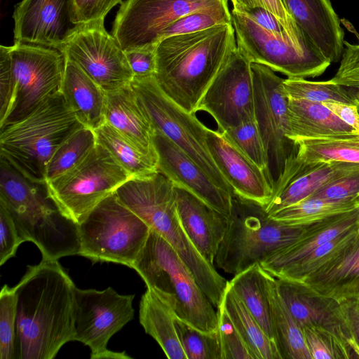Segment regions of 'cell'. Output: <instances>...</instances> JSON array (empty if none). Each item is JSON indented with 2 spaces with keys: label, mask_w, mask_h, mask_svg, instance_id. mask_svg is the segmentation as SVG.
Returning a JSON list of instances; mask_svg holds the SVG:
<instances>
[{
  "label": "cell",
  "mask_w": 359,
  "mask_h": 359,
  "mask_svg": "<svg viewBox=\"0 0 359 359\" xmlns=\"http://www.w3.org/2000/svg\"><path fill=\"white\" fill-rule=\"evenodd\" d=\"M311 359H353L348 346L330 332L317 327L302 329Z\"/></svg>",
  "instance_id": "cell-41"
},
{
  "label": "cell",
  "mask_w": 359,
  "mask_h": 359,
  "mask_svg": "<svg viewBox=\"0 0 359 359\" xmlns=\"http://www.w3.org/2000/svg\"><path fill=\"white\" fill-rule=\"evenodd\" d=\"M61 92L83 126L95 130L106 122V92L77 64L66 57Z\"/></svg>",
  "instance_id": "cell-24"
},
{
  "label": "cell",
  "mask_w": 359,
  "mask_h": 359,
  "mask_svg": "<svg viewBox=\"0 0 359 359\" xmlns=\"http://www.w3.org/2000/svg\"><path fill=\"white\" fill-rule=\"evenodd\" d=\"M61 52L106 93L129 86L134 78L125 51L104 20L81 25Z\"/></svg>",
  "instance_id": "cell-12"
},
{
  "label": "cell",
  "mask_w": 359,
  "mask_h": 359,
  "mask_svg": "<svg viewBox=\"0 0 359 359\" xmlns=\"http://www.w3.org/2000/svg\"><path fill=\"white\" fill-rule=\"evenodd\" d=\"M105 121L144 154L157 158L154 128L129 86L106 93ZM158 159V158H157Z\"/></svg>",
  "instance_id": "cell-23"
},
{
  "label": "cell",
  "mask_w": 359,
  "mask_h": 359,
  "mask_svg": "<svg viewBox=\"0 0 359 359\" xmlns=\"http://www.w3.org/2000/svg\"><path fill=\"white\" fill-rule=\"evenodd\" d=\"M97 142L104 147L131 178L158 171V159L144 154L106 122L95 130Z\"/></svg>",
  "instance_id": "cell-33"
},
{
  "label": "cell",
  "mask_w": 359,
  "mask_h": 359,
  "mask_svg": "<svg viewBox=\"0 0 359 359\" xmlns=\"http://www.w3.org/2000/svg\"><path fill=\"white\" fill-rule=\"evenodd\" d=\"M359 207V201H334L308 197L269 215L291 225H306L351 211Z\"/></svg>",
  "instance_id": "cell-34"
},
{
  "label": "cell",
  "mask_w": 359,
  "mask_h": 359,
  "mask_svg": "<svg viewBox=\"0 0 359 359\" xmlns=\"http://www.w3.org/2000/svg\"><path fill=\"white\" fill-rule=\"evenodd\" d=\"M242 13L248 16L259 27L273 36L291 42L299 48L309 49L316 48L311 47L309 48H303L299 46L279 20L271 13L264 8L257 7Z\"/></svg>",
  "instance_id": "cell-50"
},
{
  "label": "cell",
  "mask_w": 359,
  "mask_h": 359,
  "mask_svg": "<svg viewBox=\"0 0 359 359\" xmlns=\"http://www.w3.org/2000/svg\"><path fill=\"white\" fill-rule=\"evenodd\" d=\"M267 288L274 341L281 359H311L302 330L278 294L275 277L269 272Z\"/></svg>",
  "instance_id": "cell-29"
},
{
  "label": "cell",
  "mask_w": 359,
  "mask_h": 359,
  "mask_svg": "<svg viewBox=\"0 0 359 359\" xmlns=\"http://www.w3.org/2000/svg\"><path fill=\"white\" fill-rule=\"evenodd\" d=\"M231 16L237 48L252 63L295 79L319 76L331 64L317 48H299L273 36L242 13L232 10Z\"/></svg>",
  "instance_id": "cell-11"
},
{
  "label": "cell",
  "mask_w": 359,
  "mask_h": 359,
  "mask_svg": "<svg viewBox=\"0 0 359 359\" xmlns=\"http://www.w3.org/2000/svg\"><path fill=\"white\" fill-rule=\"evenodd\" d=\"M236 48L232 25L167 37L156 47L154 77L170 99L196 114L208 86Z\"/></svg>",
  "instance_id": "cell-2"
},
{
  "label": "cell",
  "mask_w": 359,
  "mask_h": 359,
  "mask_svg": "<svg viewBox=\"0 0 359 359\" xmlns=\"http://www.w3.org/2000/svg\"><path fill=\"white\" fill-rule=\"evenodd\" d=\"M226 140L260 168L273 182L269 158L255 119L243 121L221 133Z\"/></svg>",
  "instance_id": "cell-39"
},
{
  "label": "cell",
  "mask_w": 359,
  "mask_h": 359,
  "mask_svg": "<svg viewBox=\"0 0 359 359\" xmlns=\"http://www.w3.org/2000/svg\"><path fill=\"white\" fill-rule=\"evenodd\" d=\"M267 273L260 264H255L234 275L229 283L264 332L274 341L267 288Z\"/></svg>",
  "instance_id": "cell-30"
},
{
  "label": "cell",
  "mask_w": 359,
  "mask_h": 359,
  "mask_svg": "<svg viewBox=\"0 0 359 359\" xmlns=\"http://www.w3.org/2000/svg\"><path fill=\"white\" fill-rule=\"evenodd\" d=\"M96 144L94 130L83 126L76 130L58 147L50 158L46 169V183L74 167Z\"/></svg>",
  "instance_id": "cell-36"
},
{
  "label": "cell",
  "mask_w": 359,
  "mask_h": 359,
  "mask_svg": "<svg viewBox=\"0 0 359 359\" xmlns=\"http://www.w3.org/2000/svg\"><path fill=\"white\" fill-rule=\"evenodd\" d=\"M123 0H74V21L81 25L97 20H104L105 16Z\"/></svg>",
  "instance_id": "cell-48"
},
{
  "label": "cell",
  "mask_w": 359,
  "mask_h": 359,
  "mask_svg": "<svg viewBox=\"0 0 359 359\" xmlns=\"http://www.w3.org/2000/svg\"><path fill=\"white\" fill-rule=\"evenodd\" d=\"M255 111L267 151L270 171L275 183L287 158L296 150L286 136L288 98L283 88V78L268 67L252 63Z\"/></svg>",
  "instance_id": "cell-15"
},
{
  "label": "cell",
  "mask_w": 359,
  "mask_h": 359,
  "mask_svg": "<svg viewBox=\"0 0 359 359\" xmlns=\"http://www.w3.org/2000/svg\"><path fill=\"white\" fill-rule=\"evenodd\" d=\"M81 126L60 91L24 118L1 129V158L30 181L45 184L46 166L54 152Z\"/></svg>",
  "instance_id": "cell-4"
},
{
  "label": "cell",
  "mask_w": 359,
  "mask_h": 359,
  "mask_svg": "<svg viewBox=\"0 0 359 359\" xmlns=\"http://www.w3.org/2000/svg\"><path fill=\"white\" fill-rule=\"evenodd\" d=\"M358 225L359 222L334 238L319 245L273 276L277 278L302 281L337 257L354 240L358 233Z\"/></svg>",
  "instance_id": "cell-35"
},
{
  "label": "cell",
  "mask_w": 359,
  "mask_h": 359,
  "mask_svg": "<svg viewBox=\"0 0 359 359\" xmlns=\"http://www.w3.org/2000/svg\"><path fill=\"white\" fill-rule=\"evenodd\" d=\"M359 352V296L339 301Z\"/></svg>",
  "instance_id": "cell-53"
},
{
  "label": "cell",
  "mask_w": 359,
  "mask_h": 359,
  "mask_svg": "<svg viewBox=\"0 0 359 359\" xmlns=\"http://www.w3.org/2000/svg\"><path fill=\"white\" fill-rule=\"evenodd\" d=\"M341 121L350 126L356 133L359 134L358 106L337 101L322 102Z\"/></svg>",
  "instance_id": "cell-52"
},
{
  "label": "cell",
  "mask_w": 359,
  "mask_h": 359,
  "mask_svg": "<svg viewBox=\"0 0 359 359\" xmlns=\"http://www.w3.org/2000/svg\"><path fill=\"white\" fill-rule=\"evenodd\" d=\"M358 107H359V104H358Z\"/></svg>",
  "instance_id": "cell-55"
},
{
  "label": "cell",
  "mask_w": 359,
  "mask_h": 359,
  "mask_svg": "<svg viewBox=\"0 0 359 359\" xmlns=\"http://www.w3.org/2000/svg\"><path fill=\"white\" fill-rule=\"evenodd\" d=\"M130 86L154 129L162 132L219 187L233 194L209 151L206 127L196 114L186 111L160 88L154 76L134 77Z\"/></svg>",
  "instance_id": "cell-8"
},
{
  "label": "cell",
  "mask_w": 359,
  "mask_h": 359,
  "mask_svg": "<svg viewBox=\"0 0 359 359\" xmlns=\"http://www.w3.org/2000/svg\"><path fill=\"white\" fill-rule=\"evenodd\" d=\"M153 144L157 154L158 170L174 186L191 192L220 212L230 215L233 194L217 185L188 155L157 129H154Z\"/></svg>",
  "instance_id": "cell-19"
},
{
  "label": "cell",
  "mask_w": 359,
  "mask_h": 359,
  "mask_svg": "<svg viewBox=\"0 0 359 359\" xmlns=\"http://www.w3.org/2000/svg\"><path fill=\"white\" fill-rule=\"evenodd\" d=\"M231 1L233 11L239 13H245L257 7L266 9L279 20L299 46L303 48L316 47L297 26L281 0H231Z\"/></svg>",
  "instance_id": "cell-43"
},
{
  "label": "cell",
  "mask_w": 359,
  "mask_h": 359,
  "mask_svg": "<svg viewBox=\"0 0 359 359\" xmlns=\"http://www.w3.org/2000/svg\"><path fill=\"white\" fill-rule=\"evenodd\" d=\"M132 269L175 316L205 332L217 330V311L172 245L150 229Z\"/></svg>",
  "instance_id": "cell-3"
},
{
  "label": "cell",
  "mask_w": 359,
  "mask_h": 359,
  "mask_svg": "<svg viewBox=\"0 0 359 359\" xmlns=\"http://www.w3.org/2000/svg\"><path fill=\"white\" fill-rule=\"evenodd\" d=\"M283 88L287 98L316 102L332 100L358 106L355 93H351L344 86L330 79L312 81L306 79L287 78L283 79Z\"/></svg>",
  "instance_id": "cell-38"
},
{
  "label": "cell",
  "mask_w": 359,
  "mask_h": 359,
  "mask_svg": "<svg viewBox=\"0 0 359 359\" xmlns=\"http://www.w3.org/2000/svg\"><path fill=\"white\" fill-rule=\"evenodd\" d=\"M275 280L278 294L302 329L317 327L330 332L348 346L355 358H359L339 301L318 292L302 281L277 278Z\"/></svg>",
  "instance_id": "cell-17"
},
{
  "label": "cell",
  "mask_w": 359,
  "mask_h": 359,
  "mask_svg": "<svg viewBox=\"0 0 359 359\" xmlns=\"http://www.w3.org/2000/svg\"><path fill=\"white\" fill-rule=\"evenodd\" d=\"M17 297L14 287L0 292V359H15Z\"/></svg>",
  "instance_id": "cell-42"
},
{
  "label": "cell",
  "mask_w": 359,
  "mask_h": 359,
  "mask_svg": "<svg viewBox=\"0 0 359 359\" xmlns=\"http://www.w3.org/2000/svg\"><path fill=\"white\" fill-rule=\"evenodd\" d=\"M130 175L98 144L74 167L46 183L59 209L78 224Z\"/></svg>",
  "instance_id": "cell-9"
},
{
  "label": "cell",
  "mask_w": 359,
  "mask_h": 359,
  "mask_svg": "<svg viewBox=\"0 0 359 359\" xmlns=\"http://www.w3.org/2000/svg\"><path fill=\"white\" fill-rule=\"evenodd\" d=\"M206 141L212 158L233 194L265 207L273 192V182L267 175L217 130L208 128Z\"/></svg>",
  "instance_id": "cell-20"
},
{
  "label": "cell",
  "mask_w": 359,
  "mask_h": 359,
  "mask_svg": "<svg viewBox=\"0 0 359 359\" xmlns=\"http://www.w3.org/2000/svg\"><path fill=\"white\" fill-rule=\"evenodd\" d=\"M150 229L114 193L79 224V255L93 262H113L132 268Z\"/></svg>",
  "instance_id": "cell-6"
},
{
  "label": "cell",
  "mask_w": 359,
  "mask_h": 359,
  "mask_svg": "<svg viewBox=\"0 0 359 359\" xmlns=\"http://www.w3.org/2000/svg\"><path fill=\"white\" fill-rule=\"evenodd\" d=\"M295 151L287 158L274 183L272 198L264 207L269 215L309 197L320 188L359 168V163L306 162L296 156Z\"/></svg>",
  "instance_id": "cell-18"
},
{
  "label": "cell",
  "mask_w": 359,
  "mask_h": 359,
  "mask_svg": "<svg viewBox=\"0 0 359 359\" xmlns=\"http://www.w3.org/2000/svg\"><path fill=\"white\" fill-rule=\"evenodd\" d=\"M215 0H126L116 15L112 35L124 51L155 48L164 30Z\"/></svg>",
  "instance_id": "cell-14"
},
{
  "label": "cell",
  "mask_w": 359,
  "mask_h": 359,
  "mask_svg": "<svg viewBox=\"0 0 359 359\" xmlns=\"http://www.w3.org/2000/svg\"><path fill=\"white\" fill-rule=\"evenodd\" d=\"M320 222L288 224L273 219L264 206L233 194L227 229L214 264L236 275L295 243Z\"/></svg>",
  "instance_id": "cell-5"
},
{
  "label": "cell",
  "mask_w": 359,
  "mask_h": 359,
  "mask_svg": "<svg viewBox=\"0 0 359 359\" xmlns=\"http://www.w3.org/2000/svg\"><path fill=\"white\" fill-rule=\"evenodd\" d=\"M359 222V207L349 212L325 219L302 238L284 248L260 263L262 267L275 276L302 259L315 248L334 238Z\"/></svg>",
  "instance_id": "cell-27"
},
{
  "label": "cell",
  "mask_w": 359,
  "mask_h": 359,
  "mask_svg": "<svg viewBox=\"0 0 359 359\" xmlns=\"http://www.w3.org/2000/svg\"><path fill=\"white\" fill-rule=\"evenodd\" d=\"M228 1L215 0L185 15L164 30L161 40L173 35L200 32L220 25H232Z\"/></svg>",
  "instance_id": "cell-37"
},
{
  "label": "cell",
  "mask_w": 359,
  "mask_h": 359,
  "mask_svg": "<svg viewBox=\"0 0 359 359\" xmlns=\"http://www.w3.org/2000/svg\"><path fill=\"white\" fill-rule=\"evenodd\" d=\"M297 26L332 62L341 57L344 31L330 0H281Z\"/></svg>",
  "instance_id": "cell-22"
},
{
  "label": "cell",
  "mask_w": 359,
  "mask_h": 359,
  "mask_svg": "<svg viewBox=\"0 0 359 359\" xmlns=\"http://www.w3.org/2000/svg\"><path fill=\"white\" fill-rule=\"evenodd\" d=\"M175 325L187 359H221L217 330L202 332L177 316Z\"/></svg>",
  "instance_id": "cell-40"
},
{
  "label": "cell",
  "mask_w": 359,
  "mask_h": 359,
  "mask_svg": "<svg viewBox=\"0 0 359 359\" xmlns=\"http://www.w3.org/2000/svg\"><path fill=\"white\" fill-rule=\"evenodd\" d=\"M13 18L14 43L60 51L81 26L74 21V0H22Z\"/></svg>",
  "instance_id": "cell-16"
},
{
  "label": "cell",
  "mask_w": 359,
  "mask_h": 359,
  "mask_svg": "<svg viewBox=\"0 0 359 359\" xmlns=\"http://www.w3.org/2000/svg\"><path fill=\"white\" fill-rule=\"evenodd\" d=\"M11 85V61L8 46H0V113L6 109Z\"/></svg>",
  "instance_id": "cell-51"
},
{
  "label": "cell",
  "mask_w": 359,
  "mask_h": 359,
  "mask_svg": "<svg viewBox=\"0 0 359 359\" xmlns=\"http://www.w3.org/2000/svg\"><path fill=\"white\" fill-rule=\"evenodd\" d=\"M11 85L0 128L24 118L49 97L61 91L65 57L55 48L31 43L8 46Z\"/></svg>",
  "instance_id": "cell-7"
},
{
  "label": "cell",
  "mask_w": 359,
  "mask_h": 359,
  "mask_svg": "<svg viewBox=\"0 0 359 359\" xmlns=\"http://www.w3.org/2000/svg\"><path fill=\"white\" fill-rule=\"evenodd\" d=\"M17 297L15 359H53L74 341L76 286L57 260L27 266Z\"/></svg>",
  "instance_id": "cell-1"
},
{
  "label": "cell",
  "mask_w": 359,
  "mask_h": 359,
  "mask_svg": "<svg viewBox=\"0 0 359 359\" xmlns=\"http://www.w3.org/2000/svg\"><path fill=\"white\" fill-rule=\"evenodd\" d=\"M217 332L221 359H255L222 303L217 308Z\"/></svg>",
  "instance_id": "cell-44"
},
{
  "label": "cell",
  "mask_w": 359,
  "mask_h": 359,
  "mask_svg": "<svg viewBox=\"0 0 359 359\" xmlns=\"http://www.w3.org/2000/svg\"><path fill=\"white\" fill-rule=\"evenodd\" d=\"M25 242L4 203L0 201V265L13 257L19 245Z\"/></svg>",
  "instance_id": "cell-47"
},
{
  "label": "cell",
  "mask_w": 359,
  "mask_h": 359,
  "mask_svg": "<svg viewBox=\"0 0 359 359\" xmlns=\"http://www.w3.org/2000/svg\"><path fill=\"white\" fill-rule=\"evenodd\" d=\"M295 154L306 162L342 161L359 163V134L302 139L293 142Z\"/></svg>",
  "instance_id": "cell-32"
},
{
  "label": "cell",
  "mask_w": 359,
  "mask_h": 359,
  "mask_svg": "<svg viewBox=\"0 0 359 359\" xmlns=\"http://www.w3.org/2000/svg\"><path fill=\"white\" fill-rule=\"evenodd\" d=\"M177 210L188 238L210 264L226 233L229 217L179 187H174Z\"/></svg>",
  "instance_id": "cell-21"
},
{
  "label": "cell",
  "mask_w": 359,
  "mask_h": 359,
  "mask_svg": "<svg viewBox=\"0 0 359 359\" xmlns=\"http://www.w3.org/2000/svg\"><path fill=\"white\" fill-rule=\"evenodd\" d=\"M175 314L150 288L142 295L139 320L145 332L159 344L169 359H187L175 325Z\"/></svg>",
  "instance_id": "cell-28"
},
{
  "label": "cell",
  "mask_w": 359,
  "mask_h": 359,
  "mask_svg": "<svg viewBox=\"0 0 359 359\" xmlns=\"http://www.w3.org/2000/svg\"><path fill=\"white\" fill-rule=\"evenodd\" d=\"M74 294V341L90 348L91 359H131L126 351L108 349L107 344L133 320L135 294H121L111 287L104 290L76 287Z\"/></svg>",
  "instance_id": "cell-10"
},
{
  "label": "cell",
  "mask_w": 359,
  "mask_h": 359,
  "mask_svg": "<svg viewBox=\"0 0 359 359\" xmlns=\"http://www.w3.org/2000/svg\"><path fill=\"white\" fill-rule=\"evenodd\" d=\"M309 197L334 201H359V168L320 188Z\"/></svg>",
  "instance_id": "cell-46"
},
{
  "label": "cell",
  "mask_w": 359,
  "mask_h": 359,
  "mask_svg": "<svg viewBox=\"0 0 359 359\" xmlns=\"http://www.w3.org/2000/svg\"><path fill=\"white\" fill-rule=\"evenodd\" d=\"M302 282L338 301L359 296V225L354 240L337 257Z\"/></svg>",
  "instance_id": "cell-25"
},
{
  "label": "cell",
  "mask_w": 359,
  "mask_h": 359,
  "mask_svg": "<svg viewBox=\"0 0 359 359\" xmlns=\"http://www.w3.org/2000/svg\"><path fill=\"white\" fill-rule=\"evenodd\" d=\"M156 47L125 51L134 77L154 76L156 72Z\"/></svg>",
  "instance_id": "cell-49"
},
{
  "label": "cell",
  "mask_w": 359,
  "mask_h": 359,
  "mask_svg": "<svg viewBox=\"0 0 359 359\" xmlns=\"http://www.w3.org/2000/svg\"><path fill=\"white\" fill-rule=\"evenodd\" d=\"M287 137L302 139L356 133L322 102L288 98Z\"/></svg>",
  "instance_id": "cell-26"
},
{
  "label": "cell",
  "mask_w": 359,
  "mask_h": 359,
  "mask_svg": "<svg viewBox=\"0 0 359 359\" xmlns=\"http://www.w3.org/2000/svg\"><path fill=\"white\" fill-rule=\"evenodd\" d=\"M355 97H356L358 104H359V88L358 89V91L355 93Z\"/></svg>",
  "instance_id": "cell-54"
},
{
  "label": "cell",
  "mask_w": 359,
  "mask_h": 359,
  "mask_svg": "<svg viewBox=\"0 0 359 359\" xmlns=\"http://www.w3.org/2000/svg\"><path fill=\"white\" fill-rule=\"evenodd\" d=\"M222 304L255 359H281L276 343L231 289L229 281Z\"/></svg>",
  "instance_id": "cell-31"
},
{
  "label": "cell",
  "mask_w": 359,
  "mask_h": 359,
  "mask_svg": "<svg viewBox=\"0 0 359 359\" xmlns=\"http://www.w3.org/2000/svg\"><path fill=\"white\" fill-rule=\"evenodd\" d=\"M251 64L248 57L236 48L198 103L197 111L209 114L220 133L256 118Z\"/></svg>",
  "instance_id": "cell-13"
},
{
  "label": "cell",
  "mask_w": 359,
  "mask_h": 359,
  "mask_svg": "<svg viewBox=\"0 0 359 359\" xmlns=\"http://www.w3.org/2000/svg\"><path fill=\"white\" fill-rule=\"evenodd\" d=\"M330 80L344 87L359 88V43L344 41L339 67Z\"/></svg>",
  "instance_id": "cell-45"
}]
</instances>
